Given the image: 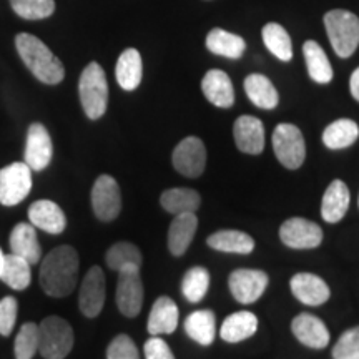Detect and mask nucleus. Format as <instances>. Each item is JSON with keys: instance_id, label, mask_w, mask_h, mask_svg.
Here are the masks:
<instances>
[{"instance_id": "f257e3e1", "label": "nucleus", "mask_w": 359, "mask_h": 359, "mask_svg": "<svg viewBox=\"0 0 359 359\" xmlns=\"http://www.w3.org/2000/svg\"><path fill=\"white\" fill-rule=\"evenodd\" d=\"M79 253L69 245L53 248L40 264V286L52 298H65L77 286Z\"/></svg>"}, {"instance_id": "f03ea898", "label": "nucleus", "mask_w": 359, "mask_h": 359, "mask_svg": "<svg viewBox=\"0 0 359 359\" xmlns=\"http://www.w3.org/2000/svg\"><path fill=\"white\" fill-rule=\"evenodd\" d=\"M15 47L22 62L40 82L47 85H57L64 80L65 69L62 62L35 35L19 34L15 37Z\"/></svg>"}, {"instance_id": "7ed1b4c3", "label": "nucleus", "mask_w": 359, "mask_h": 359, "mask_svg": "<svg viewBox=\"0 0 359 359\" xmlns=\"http://www.w3.org/2000/svg\"><path fill=\"white\" fill-rule=\"evenodd\" d=\"M79 95L85 115L90 120H98L109 105V83L105 72L97 62L85 67L79 80Z\"/></svg>"}, {"instance_id": "20e7f679", "label": "nucleus", "mask_w": 359, "mask_h": 359, "mask_svg": "<svg viewBox=\"0 0 359 359\" xmlns=\"http://www.w3.org/2000/svg\"><path fill=\"white\" fill-rule=\"evenodd\" d=\"M325 27L331 47L341 58L351 57L359 45V19L348 11H330Z\"/></svg>"}, {"instance_id": "39448f33", "label": "nucleus", "mask_w": 359, "mask_h": 359, "mask_svg": "<svg viewBox=\"0 0 359 359\" xmlns=\"http://www.w3.org/2000/svg\"><path fill=\"white\" fill-rule=\"evenodd\" d=\"M74 348V330L60 316H48L39 326V351L45 359H64Z\"/></svg>"}, {"instance_id": "423d86ee", "label": "nucleus", "mask_w": 359, "mask_h": 359, "mask_svg": "<svg viewBox=\"0 0 359 359\" xmlns=\"http://www.w3.org/2000/svg\"><path fill=\"white\" fill-rule=\"evenodd\" d=\"M273 148L280 163L288 170H296L306 158V145L302 130L293 123H280L273 132Z\"/></svg>"}, {"instance_id": "0eeeda50", "label": "nucleus", "mask_w": 359, "mask_h": 359, "mask_svg": "<svg viewBox=\"0 0 359 359\" xmlns=\"http://www.w3.org/2000/svg\"><path fill=\"white\" fill-rule=\"evenodd\" d=\"M32 190V170L25 161H15L0 170V203L15 206Z\"/></svg>"}, {"instance_id": "6e6552de", "label": "nucleus", "mask_w": 359, "mask_h": 359, "mask_svg": "<svg viewBox=\"0 0 359 359\" xmlns=\"http://www.w3.org/2000/svg\"><path fill=\"white\" fill-rule=\"evenodd\" d=\"M116 306L127 318L138 316L143 306V283L138 266H125L118 271L116 281Z\"/></svg>"}, {"instance_id": "1a4fd4ad", "label": "nucleus", "mask_w": 359, "mask_h": 359, "mask_svg": "<svg viewBox=\"0 0 359 359\" xmlns=\"http://www.w3.org/2000/svg\"><path fill=\"white\" fill-rule=\"evenodd\" d=\"M92 208L100 222H114L122 212V193L116 180L110 175H100L92 188Z\"/></svg>"}, {"instance_id": "9d476101", "label": "nucleus", "mask_w": 359, "mask_h": 359, "mask_svg": "<svg viewBox=\"0 0 359 359\" xmlns=\"http://www.w3.org/2000/svg\"><path fill=\"white\" fill-rule=\"evenodd\" d=\"M280 238L288 248L311 250L323 243V230L320 224L306 218H290L281 224Z\"/></svg>"}, {"instance_id": "9b49d317", "label": "nucleus", "mask_w": 359, "mask_h": 359, "mask_svg": "<svg viewBox=\"0 0 359 359\" xmlns=\"http://www.w3.org/2000/svg\"><path fill=\"white\" fill-rule=\"evenodd\" d=\"M268 275L262 269H235L228 280L231 294L241 304H251L262 298L268 286Z\"/></svg>"}, {"instance_id": "f8f14e48", "label": "nucleus", "mask_w": 359, "mask_h": 359, "mask_svg": "<svg viewBox=\"0 0 359 359\" xmlns=\"http://www.w3.org/2000/svg\"><path fill=\"white\" fill-rule=\"evenodd\" d=\"M173 167L188 178H198L206 167V148L198 137H187L175 147Z\"/></svg>"}, {"instance_id": "ddd939ff", "label": "nucleus", "mask_w": 359, "mask_h": 359, "mask_svg": "<svg viewBox=\"0 0 359 359\" xmlns=\"http://www.w3.org/2000/svg\"><path fill=\"white\" fill-rule=\"evenodd\" d=\"M105 304V275L100 266H92L85 275L79 294V308L83 316L97 318Z\"/></svg>"}, {"instance_id": "4468645a", "label": "nucleus", "mask_w": 359, "mask_h": 359, "mask_svg": "<svg viewBox=\"0 0 359 359\" xmlns=\"http://www.w3.org/2000/svg\"><path fill=\"white\" fill-rule=\"evenodd\" d=\"M53 155L52 138L42 123H32L27 132L25 163L32 172H42L50 165Z\"/></svg>"}, {"instance_id": "2eb2a0df", "label": "nucleus", "mask_w": 359, "mask_h": 359, "mask_svg": "<svg viewBox=\"0 0 359 359\" xmlns=\"http://www.w3.org/2000/svg\"><path fill=\"white\" fill-rule=\"evenodd\" d=\"M291 331H293L296 339L308 348L323 349L330 344V331H327L325 323L314 314H298L291 323Z\"/></svg>"}, {"instance_id": "dca6fc26", "label": "nucleus", "mask_w": 359, "mask_h": 359, "mask_svg": "<svg viewBox=\"0 0 359 359\" xmlns=\"http://www.w3.org/2000/svg\"><path fill=\"white\" fill-rule=\"evenodd\" d=\"M290 286L296 299L306 306H321L331 296L330 286L313 273H298L291 278Z\"/></svg>"}, {"instance_id": "f3484780", "label": "nucleus", "mask_w": 359, "mask_h": 359, "mask_svg": "<svg viewBox=\"0 0 359 359\" xmlns=\"http://www.w3.org/2000/svg\"><path fill=\"white\" fill-rule=\"evenodd\" d=\"M233 135L238 150L248 155H259L264 148V127L257 116L243 115L235 122Z\"/></svg>"}, {"instance_id": "a211bd4d", "label": "nucleus", "mask_w": 359, "mask_h": 359, "mask_svg": "<svg viewBox=\"0 0 359 359\" xmlns=\"http://www.w3.org/2000/svg\"><path fill=\"white\" fill-rule=\"evenodd\" d=\"M29 218L35 228H40L50 235H60L67 226L64 210L50 200L34 201L29 208Z\"/></svg>"}, {"instance_id": "6ab92c4d", "label": "nucleus", "mask_w": 359, "mask_h": 359, "mask_svg": "<svg viewBox=\"0 0 359 359\" xmlns=\"http://www.w3.org/2000/svg\"><path fill=\"white\" fill-rule=\"evenodd\" d=\"M201 90L210 103L218 109H230L235 103V90L230 77L223 70H210L201 80Z\"/></svg>"}, {"instance_id": "aec40b11", "label": "nucleus", "mask_w": 359, "mask_h": 359, "mask_svg": "<svg viewBox=\"0 0 359 359\" xmlns=\"http://www.w3.org/2000/svg\"><path fill=\"white\" fill-rule=\"evenodd\" d=\"M178 308L172 298L168 296H160L154 303L150 316H148L147 330L151 336L172 334L178 326Z\"/></svg>"}, {"instance_id": "412c9836", "label": "nucleus", "mask_w": 359, "mask_h": 359, "mask_svg": "<svg viewBox=\"0 0 359 359\" xmlns=\"http://www.w3.org/2000/svg\"><path fill=\"white\" fill-rule=\"evenodd\" d=\"M349 203H351V195L346 183L341 180H334L330 187L326 188L325 195L321 200V217L327 223H338L346 215Z\"/></svg>"}, {"instance_id": "4be33fe9", "label": "nucleus", "mask_w": 359, "mask_h": 359, "mask_svg": "<svg viewBox=\"0 0 359 359\" xmlns=\"http://www.w3.org/2000/svg\"><path fill=\"white\" fill-rule=\"evenodd\" d=\"M11 250L13 255L27 259L30 264H37L42 257V248H40L37 231L32 223H19L13 226L11 233Z\"/></svg>"}, {"instance_id": "5701e85b", "label": "nucleus", "mask_w": 359, "mask_h": 359, "mask_svg": "<svg viewBox=\"0 0 359 359\" xmlns=\"http://www.w3.org/2000/svg\"><path fill=\"white\" fill-rule=\"evenodd\" d=\"M196 228H198V218L195 213L175 215L168 230V250L173 257H182L193 241Z\"/></svg>"}, {"instance_id": "b1692460", "label": "nucleus", "mask_w": 359, "mask_h": 359, "mask_svg": "<svg viewBox=\"0 0 359 359\" xmlns=\"http://www.w3.org/2000/svg\"><path fill=\"white\" fill-rule=\"evenodd\" d=\"M258 331L257 314L250 311L233 313L223 321L219 327V336L226 343H240L253 336Z\"/></svg>"}, {"instance_id": "393cba45", "label": "nucleus", "mask_w": 359, "mask_h": 359, "mask_svg": "<svg viewBox=\"0 0 359 359\" xmlns=\"http://www.w3.org/2000/svg\"><path fill=\"white\" fill-rule=\"evenodd\" d=\"M115 75L116 82L127 92H133V90L138 88V85L142 82L143 65L140 52L137 48H127V50L122 52L118 62H116Z\"/></svg>"}, {"instance_id": "a878e982", "label": "nucleus", "mask_w": 359, "mask_h": 359, "mask_svg": "<svg viewBox=\"0 0 359 359\" xmlns=\"http://www.w3.org/2000/svg\"><path fill=\"white\" fill-rule=\"evenodd\" d=\"M185 331L193 341L201 346H210L217 334V316L212 309L193 311L185 320Z\"/></svg>"}, {"instance_id": "bb28decb", "label": "nucleus", "mask_w": 359, "mask_h": 359, "mask_svg": "<svg viewBox=\"0 0 359 359\" xmlns=\"http://www.w3.org/2000/svg\"><path fill=\"white\" fill-rule=\"evenodd\" d=\"M245 92L255 105L263 110H273L280 102V95L271 80L262 74H251L245 80Z\"/></svg>"}, {"instance_id": "cd10ccee", "label": "nucleus", "mask_w": 359, "mask_h": 359, "mask_svg": "<svg viewBox=\"0 0 359 359\" xmlns=\"http://www.w3.org/2000/svg\"><path fill=\"white\" fill-rule=\"evenodd\" d=\"M206 243H208L210 248L223 251V253L248 255L255 250L253 238L236 230H222L213 233L212 236H208Z\"/></svg>"}, {"instance_id": "c85d7f7f", "label": "nucleus", "mask_w": 359, "mask_h": 359, "mask_svg": "<svg viewBox=\"0 0 359 359\" xmlns=\"http://www.w3.org/2000/svg\"><path fill=\"white\" fill-rule=\"evenodd\" d=\"M160 203L172 215L195 213L200 208L201 196L193 188H170L160 196Z\"/></svg>"}, {"instance_id": "c756f323", "label": "nucleus", "mask_w": 359, "mask_h": 359, "mask_svg": "<svg viewBox=\"0 0 359 359\" xmlns=\"http://www.w3.org/2000/svg\"><path fill=\"white\" fill-rule=\"evenodd\" d=\"M304 60H306L308 74L316 83H330L333 80V67L327 60L321 45L314 40H308L303 45Z\"/></svg>"}, {"instance_id": "7c9ffc66", "label": "nucleus", "mask_w": 359, "mask_h": 359, "mask_svg": "<svg viewBox=\"0 0 359 359\" xmlns=\"http://www.w3.org/2000/svg\"><path fill=\"white\" fill-rule=\"evenodd\" d=\"M30 266L32 264L22 257H17L13 253L6 255L0 280L12 290H27L30 286V281H32V269H30Z\"/></svg>"}, {"instance_id": "2f4dec72", "label": "nucleus", "mask_w": 359, "mask_h": 359, "mask_svg": "<svg viewBox=\"0 0 359 359\" xmlns=\"http://www.w3.org/2000/svg\"><path fill=\"white\" fill-rule=\"evenodd\" d=\"M358 123L349 118H341L331 125H327L325 132H323V143L330 150H343V148L351 147L358 140Z\"/></svg>"}, {"instance_id": "473e14b6", "label": "nucleus", "mask_w": 359, "mask_h": 359, "mask_svg": "<svg viewBox=\"0 0 359 359\" xmlns=\"http://www.w3.org/2000/svg\"><path fill=\"white\" fill-rule=\"evenodd\" d=\"M206 48L217 55L226 58H240L243 55L246 43L240 35L223 29H213L206 37Z\"/></svg>"}, {"instance_id": "72a5a7b5", "label": "nucleus", "mask_w": 359, "mask_h": 359, "mask_svg": "<svg viewBox=\"0 0 359 359\" xmlns=\"http://www.w3.org/2000/svg\"><path fill=\"white\" fill-rule=\"evenodd\" d=\"M263 42L266 48L273 53L276 58L283 62H290L293 58V45H291V39L288 32L280 24H266L263 27Z\"/></svg>"}, {"instance_id": "f704fd0d", "label": "nucleus", "mask_w": 359, "mask_h": 359, "mask_svg": "<svg viewBox=\"0 0 359 359\" xmlns=\"http://www.w3.org/2000/svg\"><path fill=\"white\" fill-rule=\"evenodd\" d=\"M210 286V273L203 266L190 268L182 280V293L190 303H200Z\"/></svg>"}, {"instance_id": "c9c22d12", "label": "nucleus", "mask_w": 359, "mask_h": 359, "mask_svg": "<svg viewBox=\"0 0 359 359\" xmlns=\"http://www.w3.org/2000/svg\"><path fill=\"white\" fill-rule=\"evenodd\" d=\"M105 262L109 264L110 269L120 271L125 266H142L143 257L142 251L137 248L133 243L128 241H118L111 248L107 251Z\"/></svg>"}, {"instance_id": "e433bc0d", "label": "nucleus", "mask_w": 359, "mask_h": 359, "mask_svg": "<svg viewBox=\"0 0 359 359\" xmlns=\"http://www.w3.org/2000/svg\"><path fill=\"white\" fill-rule=\"evenodd\" d=\"M11 6L17 15L27 20L47 19L55 11L53 0H11Z\"/></svg>"}, {"instance_id": "4c0bfd02", "label": "nucleus", "mask_w": 359, "mask_h": 359, "mask_svg": "<svg viewBox=\"0 0 359 359\" xmlns=\"http://www.w3.org/2000/svg\"><path fill=\"white\" fill-rule=\"evenodd\" d=\"M39 351V326L29 321L20 327L19 334L15 338V359H32Z\"/></svg>"}, {"instance_id": "58836bf2", "label": "nucleus", "mask_w": 359, "mask_h": 359, "mask_svg": "<svg viewBox=\"0 0 359 359\" xmlns=\"http://www.w3.org/2000/svg\"><path fill=\"white\" fill-rule=\"evenodd\" d=\"M333 359H359V326L339 336L333 348Z\"/></svg>"}, {"instance_id": "ea45409f", "label": "nucleus", "mask_w": 359, "mask_h": 359, "mask_svg": "<svg viewBox=\"0 0 359 359\" xmlns=\"http://www.w3.org/2000/svg\"><path fill=\"white\" fill-rule=\"evenodd\" d=\"M107 359H140V353L130 336L118 334L107 348Z\"/></svg>"}, {"instance_id": "a19ab883", "label": "nucleus", "mask_w": 359, "mask_h": 359, "mask_svg": "<svg viewBox=\"0 0 359 359\" xmlns=\"http://www.w3.org/2000/svg\"><path fill=\"white\" fill-rule=\"evenodd\" d=\"M17 299L13 296H6L0 299V334L11 336L17 321Z\"/></svg>"}, {"instance_id": "79ce46f5", "label": "nucleus", "mask_w": 359, "mask_h": 359, "mask_svg": "<svg viewBox=\"0 0 359 359\" xmlns=\"http://www.w3.org/2000/svg\"><path fill=\"white\" fill-rule=\"evenodd\" d=\"M143 353H145V359H175L172 349L158 336H151L143 346Z\"/></svg>"}, {"instance_id": "37998d69", "label": "nucleus", "mask_w": 359, "mask_h": 359, "mask_svg": "<svg viewBox=\"0 0 359 359\" xmlns=\"http://www.w3.org/2000/svg\"><path fill=\"white\" fill-rule=\"evenodd\" d=\"M349 90H351V95L359 102V67L353 72L351 80H349Z\"/></svg>"}, {"instance_id": "c03bdc74", "label": "nucleus", "mask_w": 359, "mask_h": 359, "mask_svg": "<svg viewBox=\"0 0 359 359\" xmlns=\"http://www.w3.org/2000/svg\"><path fill=\"white\" fill-rule=\"evenodd\" d=\"M4 262H6V255H4L2 248H0V273H2V268H4Z\"/></svg>"}]
</instances>
